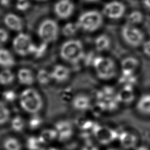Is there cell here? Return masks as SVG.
<instances>
[{
    "label": "cell",
    "instance_id": "32",
    "mask_svg": "<svg viewBox=\"0 0 150 150\" xmlns=\"http://www.w3.org/2000/svg\"><path fill=\"white\" fill-rule=\"evenodd\" d=\"M38 82L42 85L48 84L52 79L50 72L47 71L45 69H40L39 70L36 76Z\"/></svg>",
    "mask_w": 150,
    "mask_h": 150
},
{
    "label": "cell",
    "instance_id": "2",
    "mask_svg": "<svg viewBox=\"0 0 150 150\" xmlns=\"http://www.w3.org/2000/svg\"><path fill=\"white\" fill-rule=\"evenodd\" d=\"M118 91L111 86H104L96 94V105L100 111H112L120 104Z\"/></svg>",
    "mask_w": 150,
    "mask_h": 150
},
{
    "label": "cell",
    "instance_id": "15",
    "mask_svg": "<svg viewBox=\"0 0 150 150\" xmlns=\"http://www.w3.org/2000/svg\"><path fill=\"white\" fill-rule=\"evenodd\" d=\"M73 107L80 111L88 110L91 107V100L90 98L84 94H78L75 96L71 101Z\"/></svg>",
    "mask_w": 150,
    "mask_h": 150
},
{
    "label": "cell",
    "instance_id": "4",
    "mask_svg": "<svg viewBox=\"0 0 150 150\" xmlns=\"http://www.w3.org/2000/svg\"><path fill=\"white\" fill-rule=\"evenodd\" d=\"M19 102L22 109L32 114L39 112L43 105L40 95L36 90L32 88H26L21 93Z\"/></svg>",
    "mask_w": 150,
    "mask_h": 150
},
{
    "label": "cell",
    "instance_id": "28",
    "mask_svg": "<svg viewBox=\"0 0 150 150\" xmlns=\"http://www.w3.org/2000/svg\"><path fill=\"white\" fill-rule=\"evenodd\" d=\"M15 79L13 72L8 69H5L0 71V84L2 85H9L11 84Z\"/></svg>",
    "mask_w": 150,
    "mask_h": 150
},
{
    "label": "cell",
    "instance_id": "31",
    "mask_svg": "<svg viewBox=\"0 0 150 150\" xmlns=\"http://www.w3.org/2000/svg\"><path fill=\"white\" fill-rule=\"evenodd\" d=\"M10 118V111L6 104L0 101V125L6 124Z\"/></svg>",
    "mask_w": 150,
    "mask_h": 150
},
{
    "label": "cell",
    "instance_id": "35",
    "mask_svg": "<svg viewBox=\"0 0 150 150\" xmlns=\"http://www.w3.org/2000/svg\"><path fill=\"white\" fill-rule=\"evenodd\" d=\"M2 96L4 99L8 102H12L16 98V94L15 92L11 90L5 91L2 94Z\"/></svg>",
    "mask_w": 150,
    "mask_h": 150
},
{
    "label": "cell",
    "instance_id": "3",
    "mask_svg": "<svg viewBox=\"0 0 150 150\" xmlns=\"http://www.w3.org/2000/svg\"><path fill=\"white\" fill-rule=\"evenodd\" d=\"M104 16L97 10H89L81 13L76 22L80 30L86 32H94L98 30L104 21Z\"/></svg>",
    "mask_w": 150,
    "mask_h": 150
},
{
    "label": "cell",
    "instance_id": "30",
    "mask_svg": "<svg viewBox=\"0 0 150 150\" xmlns=\"http://www.w3.org/2000/svg\"><path fill=\"white\" fill-rule=\"evenodd\" d=\"M137 79L134 73H122L120 78V83L122 84V86L133 87L136 83Z\"/></svg>",
    "mask_w": 150,
    "mask_h": 150
},
{
    "label": "cell",
    "instance_id": "12",
    "mask_svg": "<svg viewBox=\"0 0 150 150\" xmlns=\"http://www.w3.org/2000/svg\"><path fill=\"white\" fill-rule=\"evenodd\" d=\"M55 129L58 134L57 139L60 142L69 140L73 135V129L71 123L67 120H60L54 125Z\"/></svg>",
    "mask_w": 150,
    "mask_h": 150
},
{
    "label": "cell",
    "instance_id": "29",
    "mask_svg": "<svg viewBox=\"0 0 150 150\" xmlns=\"http://www.w3.org/2000/svg\"><path fill=\"white\" fill-rule=\"evenodd\" d=\"M25 127V121L19 115L15 116L11 121V127L16 132H21L23 131Z\"/></svg>",
    "mask_w": 150,
    "mask_h": 150
},
{
    "label": "cell",
    "instance_id": "40",
    "mask_svg": "<svg viewBox=\"0 0 150 150\" xmlns=\"http://www.w3.org/2000/svg\"><path fill=\"white\" fill-rule=\"evenodd\" d=\"M142 4L144 8L150 11V0H143Z\"/></svg>",
    "mask_w": 150,
    "mask_h": 150
},
{
    "label": "cell",
    "instance_id": "6",
    "mask_svg": "<svg viewBox=\"0 0 150 150\" xmlns=\"http://www.w3.org/2000/svg\"><path fill=\"white\" fill-rule=\"evenodd\" d=\"M121 35L124 42L132 47L141 46L145 40L144 34L139 28L127 23L121 29Z\"/></svg>",
    "mask_w": 150,
    "mask_h": 150
},
{
    "label": "cell",
    "instance_id": "26",
    "mask_svg": "<svg viewBox=\"0 0 150 150\" xmlns=\"http://www.w3.org/2000/svg\"><path fill=\"white\" fill-rule=\"evenodd\" d=\"M144 19V15L139 11H133L127 16V23L137 26L142 23Z\"/></svg>",
    "mask_w": 150,
    "mask_h": 150
},
{
    "label": "cell",
    "instance_id": "11",
    "mask_svg": "<svg viewBox=\"0 0 150 150\" xmlns=\"http://www.w3.org/2000/svg\"><path fill=\"white\" fill-rule=\"evenodd\" d=\"M56 15L61 19L69 18L74 11V5L70 0H59L54 6Z\"/></svg>",
    "mask_w": 150,
    "mask_h": 150
},
{
    "label": "cell",
    "instance_id": "36",
    "mask_svg": "<svg viewBox=\"0 0 150 150\" xmlns=\"http://www.w3.org/2000/svg\"><path fill=\"white\" fill-rule=\"evenodd\" d=\"M30 6V4L28 0H17L16 8L21 11H26Z\"/></svg>",
    "mask_w": 150,
    "mask_h": 150
},
{
    "label": "cell",
    "instance_id": "42",
    "mask_svg": "<svg viewBox=\"0 0 150 150\" xmlns=\"http://www.w3.org/2000/svg\"><path fill=\"white\" fill-rule=\"evenodd\" d=\"M136 150H149L146 147L144 146H141L136 149Z\"/></svg>",
    "mask_w": 150,
    "mask_h": 150
},
{
    "label": "cell",
    "instance_id": "33",
    "mask_svg": "<svg viewBox=\"0 0 150 150\" xmlns=\"http://www.w3.org/2000/svg\"><path fill=\"white\" fill-rule=\"evenodd\" d=\"M43 124V119L42 117L36 114H33L29 118L28 121V127L31 130H36L38 129Z\"/></svg>",
    "mask_w": 150,
    "mask_h": 150
},
{
    "label": "cell",
    "instance_id": "13",
    "mask_svg": "<svg viewBox=\"0 0 150 150\" xmlns=\"http://www.w3.org/2000/svg\"><path fill=\"white\" fill-rule=\"evenodd\" d=\"M52 79L57 82L62 83L66 81L70 77V69L62 64H58L54 67L50 72Z\"/></svg>",
    "mask_w": 150,
    "mask_h": 150
},
{
    "label": "cell",
    "instance_id": "18",
    "mask_svg": "<svg viewBox=\"0 0 150 150\" xmlns=\"http://www.w3.org/2000/svg\"><path fill=\"white\" fill-rule=\"evenodd\" d=\"M139 62L135 57L128 56L122 59L121 63L122 73H134L139 66Z\"/></svg>",
    "mask_w": 150,
    "mask_h": 150
},
{
    "label": "cell",
    "instance_id": "23",
    "mask_svg": "<svg viewBox=\"0 0 150 150\" xmlns=\"http://www.w3.org/2000/svg\"><path fill=\"white\" fill-rule=\"evenodd\" d=\"M118 96L120 103L129 104L131 103L135 97L133 87L122 86L120 91H118Z\"/></svg>",
    "mask_w": 150,
    "mask_h": 150
},
{
    "label": "cell",
    "instance_id": "9",
    "mask_svg": "<svg viewBox=\"0 0 150 150\" xmlns=\"http://www.w3.org/2000/svg\"><path fill=\"white\" fill-rule=\"evenodd\" d=\"M93 134L101 144H108L118 138L119 134L114 129L95 124L93 128Z\"/></svg>",
    "mask_w": 150,
    "mask_h": 150
},
{
    "label": "cell",
    "instance_id": "16",
    "mask_svg": "<svg viewBox=\"0 0 150 150\" xmlns=\"http://www.w3.org/2000/svg\"><path fill=\"white\" fill-rule=\"evenodd\" d=\"M118 138L121 146L127 149L134 148L137 144V137L128 132L123 131L119 134Z\"/></svg>",
    "mask_w": 150,
    "mask_h": 150
},
{
    "label": "cell",
    "instance_id": "21",
    "mask_svg": "<svg viewBox=\"0 0 150 150\" xmlns=\"http://www.w3.org/2000/svg\"><path fill=\"white\" fill-rule=\"evenodd\" d=\"M2 145L4 150H22V149L20 141L12 135L5 137L2 141Z\"/></svg>",
    "mask_w": 150,
    "mask_h": 150
},
{
    "label": "cell",
    "instance_id": "41",
    "mask_svg": "<svg viewBox=\"0 0 150 150\" xmlns=\"http://www.w3.org/2000/svg\"><path fill=\"white\" fill-rule=\"evenodd\" d=\"M10 0H0V2L2 5L7 6L9 3Z\"/></svg>",
    "mask_w": 150,
    "mask_h": 150
},
{
    "label": "cell",
    "instance_id": "14",
    "mask_svg": "<svg viewBox=\"0 0 150 150\" xmlns=\"http://www.w3.org/2000/svg\"><path fill=\"white\" fill-rule=\"evenodd\" d=\"M5 25L11 30L21 31L23 28V22L22 19L14 13H8L4 18Z\"/></svg>",
    "mask_w": 150,
    "mask_h": 150
},
{
    "label": "cell",
    "instance_id": "24",
    "mask_svg": "<svg viewBox=\"0 0 150 150\" xmlns=\"http://www.w3.org/2000/svg\"><path fill=\"white\" fill-rule=\"evenodd\" d=\"M58 134L55 129H44L41 132L39 138L43 145L48 144L56 139H57Z\"/></svg>",
    "mask_w": 150,
    "mask_h": 150
},
{
    "label": "cell",
    "instance_id": "10",
    "mask_svg": "<svg viewBox=\"0 0 150 150\" xmlns=\"http://www.w3.org/2000/svg\"><path fill=\"white\" fill-rule=\"evenodd\" d=\"M125 5L120 1H114L105 4L102 9V14L105 18L111 20L121 19L125 12Z\"/></svg>",
    "mask_w": 150,
    "mask_h": 150
},
{
    "label": "cell",
    "instance_id": "25",
    "mask_svg": "<svg viewBox=\"0 0 150 150\" xmlns=\"http://www.w3.org/2000/svg\"><path fill=\"white\" fill-rule=\"evenodd\" d=\"M43 145L39 137L31 135L26 139L25 146L28 150H42Z\"/></svg>",
    "mask_w": 150,
    "mask_h": 150
},
{
    "label": "cell",
    "instance_id": "17",
    "mask_svg": "<svg viewBox=\"0 0 150 150\" xmlns=\"http://www.w3.org/2000/svg\"><path fill=\"white\" fill-rule=\"evenodd\" d=\"M136 109L142 114L150 115V93L140 96L136 103Z\"/></svg>",
    "mask_w": 150,
    "mask_h": 150
},
{
    "label": "cell",
    "instance_id": "19",
    "mask_svg": "<svg viewBox=\"0 0 150 150\" xmlns=\"http://www.w3.org/2000/svg\"><path fill=\"white\" fill-rule=\"evenodd\" d=\"M111 46V39L106 34H101L94 39V46L97 51L103 52L109 49Z\"/></svg>",
    "mask_w": 150,
    "mask_h": 150
},
{
    "label": "cell",
    "instance_id": "20",
    "mask_svg": "<svg viewBox=\"0 0 150 150\" xmlns=\"http://www.w3.org/2000/svg\"><path fill=\"white\" fill-rule=\"evenodd\" d=\"M18 79L20 83L23 85L30 86L35 81L33 72L29 69L22 68L18 72Z\"/></svg>",
    "mask_w": 150,
    "mask_h": 150
},
{
    "label": "cell",
    "instance_id": "37",
    "mask_svg": "<svg viewBox=\"0 0 150 150\" xmlns=\"http://www.w3.org/2000/svg\"><path fill=\"white\" fill-rule=\"evenodd\" d=\"M9 39V33L6 30L0 28V46H2L7 42Z\"/></svg>",
    "mask_w": 150,
    "mask_h": 150
},
{
    "label": "cell",
    "instance_id": "39",
    "mask_svg": "<svg viewBox=\"0 0 150 150\" xmlns=\"http://www.w3.org/2000/svg\"><path fill=\"white\" fill-rule=\"evenodd\" d=\"M81 150H98L97 146L94 145L90 139L86 141V143L82 147Z\"/></svg>",
    "mask_w": 150,
    "mask_h": 150
},
{
    "label": "cell",
    "instance_id": "38",
    "mask_svg": "<svg viewBox=\"0 0 150 150\" xmlns=\"http://www.w3.org/2000/svg\"><path fill=\"white\" fill-rule=\"evenodd\" d=\"M142 50L144 54L150 57V39L144 40L142 45Z\"/></svg>",
    "mask_w": 150,
    "mask_h": 150
},
{
    "label": "cell",
    "instance_id": "27",
    "mask_svg": "<svg viewBox=\"0 0 150 150\" xmlns=\"http://www.w3.org/2000/svg\"><path fill=\"white\" fill-rule=\"evenodd\" d=\"M80 30L76 22H68L64 25L62 32L63 35L66 37H71L75 35Z\"/></svg>",
    "mask_w": 150,
    "mask_h": 150
},
{
    "label": "cell",
    "instance_id": "22",
    "mask_svg": "<svg viewBox=\"0 0 150 150\" xmlns=\"http://www.w3.org/2000/svg\"><path fill=\"white\" fill-rule=\"evenodd\" d=\"M15 63L12 53L7 49L0 48V66L8 69L14 66Z\"/></svg>",
    "mask_w": 150,
    "mask_h": 150
},
{
    "label": "cell",
    "instance_id": "45",
    "mask_svg": "<svg viewBox=\"0 0 150 150\" xmlns=\"http://www.w3.org/2000/svg\"><path fill=\"white\" fill-rule=\"evenodd\" d=\"M108 150H118V149H114V148H111V149H108Z\"/></svg>",
    "mask_w": 150,
    "mask_h": 150
},
{
    "label": "cell",
    "instance_id": "44",
    "mask_svg": "<svg viewBox=\"0 0 150 150\" xmlns=\"http://www.w3.org/2000/svg\"><path fill=\"white\" fill-rule=\"evenodd\" d=\"M86 2H96L98 1L99 0H83Z\"/></svg>",
    "mask_w": 150,
    "mask_h": 150
},
{
    "label": "cell",
    "instance_id": "7",
    "mask_svg": "<svg viewBox=\"0 0 150 150\" xmlns=\"http://www.w3.org/2000/svg\"><path fill=\"white\" fill-rule=\"evenodd\" d=\"M59 28L57 22L52 19L44 20L38 28V35L43 42L46 43L55 41L58 38Z\"/></svg>",
    "mask_w": 150,
    "mask_h": 150
},
{
    "label": "cell",
    "instance_id": "43",
    "mask_svg": "<svg viewBox=\"0 0 150 150\" xmlns=\"http://www.w3.org/2000/svg\"><path fill=\"white\" fill-rule=\"evenodd\" d=\"M42 150H59V149L57 148H56L50 147V148H43Z\"/></svg>",
    "mask_w": 150,
    "mask_h": 150
},
{
    "label": "cell",
    "instance_id": "5",
    "mask_svg": "<svg viewBox=\"0 0 150 150\" xmlns=\"http://www.w3.org/2000/svg\"><path fill=\"white\" fill-rule=\"evenodd\" d=\"M92 66L97 76L101 80H111L116 74L115 63L110 57L96 56L94 58Z\"/></svg>",
    "mask_w": 150,
    "mask_h": 150
},
{
    "label": "cell",
    "instance_id": "8",
    "mask_svg": "<svg viewBox=\"0 0 150 150\" xmlns=\"http://www.w3.org/2000/svg\"><path fill=\"white\" fill-rule=\"evenodd\" d=\"M12 46L15 52L18 54L24 56L32 54L35 45L32 42L28 35L20 33L14 38Z\"/></svg>",
    "mask_w": 150,
    "mask_h": 150
},
{
    "label": "cell",
    "instance_id": "46",
    "mask_svg": "<svg viewBox=\"0 0 150 150\" xmlns=\"http://www.w3.org/2000/svg\"><path fill=\"white\" fill-rule=\"evenodd\" d=\"M37 1H46V0H37Z\"/></svg>",
    "mask_w": 150,
    "mask_h": 150
},
{
    "label": "cell",
    "instance_id": "1",
    "mask_svg": "<svg viewBox=\"0 0 150 150\" xmlns=\"http://www.w3.org/2000/svg\"><path fill=\"white\" fill-rule=\"evenodd\" d=\"M60 55L63 60L69 63L78 64L85 57L83 44L79 39H69L62 45Z\"/></svg>",
    "mask_w": 150,
    "mask_h": 150
},
{
    "label": "cell",
    "instance_id": "34",
    "mask_svg": "<svg viewBox=\"0 0 150 150\" xmlns=\"http://www.w3.org/2000/svg\"><path fill=\"white\" fill-rule=\"evenodd\" d=\"M47 47V43L43 42L38 46H36V45L35 46L32 54H34V56L36 57H40L45 54V53L46 51Z\"/></svg>",
    "mask_w": 150,
    "mask_h": 150
}]
</instances>
